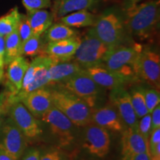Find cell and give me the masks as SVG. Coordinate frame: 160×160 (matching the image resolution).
<instances>
[{
	"instance_id": "cell-32",
	"label": "cell",
	"mask_w": 160,
	"mask_h": 160,
	"mask_svg": "<svg viewBox=\"0 0 160 160\" xmlns=\"http://www.w3.org/2000/svg\"><path fill=\"white\" fill-rule=\"evenodd\" d=\"M22 4L27 11L48 8L51 5V0H22Z\"/></svg>"
},
{
	"instance_id": "cell-27",
	"label": "cell",
	"mask_w": 160,
	"mask_h": 160,
	"mask_svg": "<svg viewBox=\"0 0 160 160\" xmlns=\"http://www.w3.org/2000/svg\"><path fill=\"white\" fill-rule=\"evenodd\" d=\"M21 13L17 8L12 9L8 13L0 18V36L5 37L17 29Z\"/></svg>"
},
{
	"instance_id": "cell-7",
	"label": "cell",
	"mask_w": 160,
	"mask_h": 160,
	"mask_svg": "<svg viewBox=\"0 0 160 160\" xmlns=\"http://www.w3.org/2000/svg\"><path fill=\"white\" fill-rule=\"evenodd\" d=\"M62 88L77 96L93 108L100 93V87L87 74L85 70L58 83Z\"/></svg>"
},
{
	"instance_id": "cell-21",
	"label": "cell",
	"mask_w": 160,
	"mask_h": 160,
	"mask_svg": "<svg viewBox=\"0 0 160 160\" xmlns=\"http://www.w3.org/2000/svg\"><path fill=\"white\" fill-rule=\"evenodd\" d=\"M27 17L31 25L33 35L41 36L53 22L54 16L45 9L28 11Z\"/></svg>"
},
{
	"instance_id": "cell-5",
	"label": "cell",
	"mask_w": 160,
	"mask_h": 160,
	"mask_svg": "<svg viewBox=\"0 0 160 160\" xmlns=\"http://www.w3.org/2000/svg\"><path fill=\"white\" fill-rule=\"evenodd\" d=\"M110 50L96 34L93 28L88 31L76 51L73 60L84 69L102 65L103 59Z\"/></svg>"
},
{
	"instance_id": "cell-36",
	"label": "cell",
	"mask_w": 160,
	"mask_h": 160,
	"mask_svg": "<svg viewBox=\"0 0 160 160\" xmlns=\"http://www.w3.org/2000/svg\"><path fill=\"white\" fill-rule=\"evenodd\" d=\"M160 143V128L151 131L148 138V149Z\"/></svg>"
},
{
	"instance_id": "cell-26",
	"label": "cell",
	"mask_w": 160,
	"mask_h": 160,
	"mask_svg": "<svg viewBox=\"0 0 160 160\" xmlns=\"http://www.w3.org/2000/svg\"><path fill=\"white\" fill-rule=\"evenodd\" d=\"M22 43L17 29L5 37V65L21 56Z\"/></svg>"
},
{
	"instance_id": "cell-23",
	"label": "cell",
	"mask_w": 160,
	"mask_h": 160,
	"mask_svg": "<svg viewBox=\"0 0 160 160\" xmlns=\"http://www.w3.org/2000/svg\"><path fill=\"white\" fill-rule=\"evenodd\" d=\"M101 0H63L53 12L54 18H61L75 11L88 10L97 5Z\"/></svg>"
},
{
	"instance_id": "cell-19",
	"label": "cell",
	"mask_w": 160,
	"mask_h": 160,
	"mask_svg": "<svg viewBox=\"0 0 160 160\" xmlns=\"http://www.w3.org/2000/svg\"><path fill=\"white\" fill-rule=\"evenodd\" d=\"M30 62L23 56H19L8 64L7 71V78L11 89V95L9 99L17 96L22 88V81L25 74L28 68Z\"/></svg>"
},
{
	"instance_id": "cell-10",
	"label": "cell",
	"mask_w": 160,
	"mask_h": 160,
	"mask_svg": "<svg viewBox=\"0 0 160 160\" xmlns=\"http://www.w3.org/2000/svg\"><path fill=\"white\" fill-rule=\"evenodd\" d=\"M10 118L28 140L33 139L42 133L39 122L30 113L20 101H15L8 108Z\"/></svg>"
},
{
	"instance_id": "cell-9",
	"label": "cell",
	"mask_w": 160,
	"mask_h": 160,
	"mask_svg": "<svg viewBox=\"0 0 160 160\" xmlns=\"http://www.w3.org/2000/svg\"><path fill=\"white\" fill-rule=\"evenodd\" d=\"M0 132V148L19 160L27 149V138L10 117L3 122Z\"/></svg>"
},
{
	"instance_id": "cell-34",
	"label": "cell",
	"mask_w": 160,
	"mask_h": 160,
	"mask_svg": "<svg viewBox=\"0 0 160 160\" xmlns=\"http://www.w3.org/2000/svg\"><path fill=\"white\" fill-rule=\"evenodd\" d=\"M41 153L35 148H31L25 150L24 153L19 159L21 160H39Z\"/></svg>"
},
{
	"instance_id": "cell-22",
	"label": "cell",
	"mask_w": 160,
	"mask_h": 160,
	"mask_svg": "<svg viewBox=\"0 0 160 160\" xmlns=\"http://www.w3.org/2000/svg\"><path fill=\"white\" fill-rule=\"evenodd\" d=\"M97 17L88 10H83L64 16L59 18V22L71 28L93 27Z\"/></svg>"
},
{
	"instance_id": "cell-41",
	"label": "cell",
	"mask_w": 160,
	"mask_h": 160,
	"mask_svg": "<svg viewBox=\"0 0 160 160\" xmlns=\"http://www.w3.org/2000/svg\"><path fill=\"white\" fill-rule=\"evenodd\" d=\"M151 160H160V157H151Z\"/></svg>"
},
{
	"instance_id": "cell-15",
	"label": "cell",
	"mask_w": 160,
	"mask_h": 160,
	"mask_svg": "<svg viewBox=\"0 0 160 160\" xmlns=\"http://www.w3.org/2000/svg\"><path fill=\"white\" fill-rule=\"evenodd\" d=\"M19 101L25 105L37 119L41 118L53 105L51 91L45 88L35 90L20 98Z\"/></svg>"
},
{
	"instance_id": "cell-17",
	"label": "cell",
	"mask_w": 160,
	"mask_h": 160,
	"mask_svg": "<svg viewBox=\"0 0 160 160\" xmlns=\"http://www.w3.org/2000/svg\"><path fill=\"white\" fill-rule=\"evenodd\" d=\"M81 38L78 36L60 41L46 44L45 55L56 62H66L73 59L80 43Z\"/></svg>"
},
{
	"instance_id": "cell-28",
	"label": "cell",
	"mask_w": 160,
	"mask_h": 160,
	"mask_svg": "<svg viewBox=\"0 0 160 160\" xmlns=\"http://www.w3.org/2000/svg\"><path fill=\"white\" fill-rule=\"evenodd\" d=\"M129 93L132 105L138 119L148 113L145 99V88L141 86L133 88Z\"/></svg>"
},
{
	"instance_id": "cell-29",
	"label": "cell",
	"mask_w": 160,
	"mask_h": 160,
	"mask_svg": "<svg viewBox=\"0 0 160 160\" xmlns=\"http://www.w3.org/2000/svg\"><path fill=\"white\" fill-rule=\"evenodd\" d=\"M17 31L19 33L20 40H21L22 45L33 35L27 15L21 13V18H20L19 25L17 27Z\"/></svg>"
},
{
	"instance_id": "cell-20",
	"label": "cell",
	"mask_w": 160,
	"mask_h": 160,
	"mask_svg": "<svg viewBox=\"0 0 160 160\" xmlns=\"http://www.w3.org/2000/svg\"><path fill=\"white\" fill-rule=\"evenodd\" d=\"M84 68L75 61L55 62L47 73L50 84L59 83L82 71Z\"/></svg>"
},
{
	"instance_id": "cell-18",
	"label": "cell",
	"mask_w": 160,
	"mask_h": 160,
	"mask_svg": "<svg viewBox=\"0 0 160 160\" xmlns=\"http://www.w3.org/2000/svg\"><path fill=\"white\" fill-rule=\"evenodd\" d=\"M121 133L122 157L149 152L148 140L142 137L138 129L126 128Z\"/></svg>"
},
{
	"instance_id": "cell-38",
	"label": "cell",
	"mask_w": 160,
	"mask_h": 160,
	"mask_svg": "<svg viewBox=\"0 0 160 160\" xmlns=\"http://www.w3.org/2000/svg\"><path fill=\"white\" fill-rule=\"evenodd\" d=\"M8 109L7 104V96L5 93H0V124H1V117L2 114Z\"/></svg>"
},
{
	"instance_id": "cell-31",
	"label": "cell",
	"mask_w": 160,
	"mask_h": 160,
	"mask_svg": "<svg viewBox=\"0 0 160 160\" xmlns=\"http://www.w3.org/2000/svg\"><path fill=\"white\" fill-rule=\"evenodd\" d=\"M140 119H141L138 121V131L145 139L148 140L149 136L152 131L151 113H147Z\"/></svg>"
},
{
	"instance_id": "cell-24",
	"label": "cell",
	"mask_w": 160,
	"mask_h": 160,
	"mask_svg": "<svg viewBox=\"0 0 160 160\" xmlns=\"http://www.w3.org/2000/svg\"><path fill=\"white\" fill-rule=\"evenodd\" d=\"M43 34L45 41L47 42H51L76 37L78 36V31L59 22L52 24Z\"/></svg>"
},
{
	"instance_id": "cell-3",
	"label": "cell",
	"mask_w": 160,
	"mask_h": 160,
	"mask_svg": "<svg viewBox=\"0 0 160 160\" xmlns=\"http://www.w3.org/2000/svg\"><path fill=\"white\" fill-rule=\"evenodd\" d=\"M93 28L98 38L110 48L124 45L128 33L124 18L113 10L97 17Z\"/></svg>"
},
{
	"instance_id": "cell-37",
	"label": "cell",
	"mask_w": 160,
	"mask_h": 160,
	"mask_svg": "<svg viewBox=\"0 0 160 160\" xmlns=\"http://www.w3.org/2000/svg\"><path fill=\"white\" fill-rule=\"evenodd\" d=\"M122 160H151V156L149 152H145V153L124 157H122Z\"/></svg>"
},
{
	"instance_id": "cell-1",
	"label": "cell",
	"mask_w": 160,
	"mask_h": 160,
	"mask_svg": "<svg viewBox=\"0 0 160 160\" xmlns=\"http://www.w3.org/2000/svg\"><path fill=\"white\" fill-rule=\"evenodd\" d=\"M160 2L150 0L128 9L124 22L128 32L141 39L151 38L159 25Z\"/></svg>"
},
{
	"instance_id": "cell-11",
	"label": "cell",
	"mask_w": 160,
	"mask_h": 160,
	"mask_svg": "<svg viewBox=\"0 0 160 160\" xmlns=\"http://www.w3.org/2000/svg\"><path fill=\"white\" fill-rule=\"evenodd\" d=\"M40 119L49 125L51 133L59 139L60 145H68L73 141L74 125L54 105H52Z\"/></svg>"
},
{
	"instance_id": "cell-30",
	"label": "cell",
	"mask_w": 160,
	"mask_h": 160,
	"mask_svg": "<svg viewBox=\"0 0 160 160\" xmlns=\"http://www.w3.org/2000/svg\"><path fill=\"white\" fill-rule=\"evenodd\" d=\"M145 99L148 113H151L160 102L159 91L155 88H145Z\"/></svg>"
},
{
	"instance_id": "cell-35",
	"label": "cell",
	"mask_w": 160,
	"mask_h": 160,
	"mask_svg": "<svg viewBox=\"0 0 160 160\" xmlns=\"http://www.w3.org/2000/svg\"><path fill=\"white\" fill-rule=\"evenodd\" d=\"M152 131L160 128V106L158 105L151 113Z\"/></svg>"
},
{
	"instance_id": "cell-4",
	"label": "cell",
	"mask_w": 160,
	"mask_h": 160,
	"mask_svg": "<svg viewBox=\"0 0 160 160\" xmlns=\"http://www.w3.org/2000/svg\"><path fill=\"white\" fill-rule=\"evenodd\" d=\"M142 48L139 45H119L110 48L104 58L102 65L131 80L137 79L133 65Z\"/></svg>"
},
{
	"instance_id": "cell-33",
	"label": "cell",
	"mask_w": 160,
	"mask_h": 160,
	"mask_svg": "<svg viewBox=\"0 0 160 160\" xmlns=\"http://www.w3.org/2000/svg\"><path fill=\"white\" fill-rule=\"evenodd\" d=\"M39 160H65L62 153L58 150H51L40 155Z\"/></svg>"
},
{
	"instance_id": "cell-25",
	"label": "cell",
	"mask_w": 160,
	"mask_h": 160,
	"mask_svg": "<svg viewBox=\"0 0 160 160\" xmlns=\"http://www.w3.org/2000/svg\"><path fill=\"white\" fill-rule=\"evenodd\" d=\"M45 47L46 44L42 35H32L22 45L21 56L30 57L46 56Z\"/></svg>"
},
{
	"instance_id": "cell-8",
	"label": "cell",
	"mask_w": 160,
	"mask_h": 160,
	"mask_svg": "<svg viewBox=\"0 0 160 160\" xmlns=\"http://www.w3.org/2000/svg\"><path fill=\"white\" fill-rule=\"evenodd\" d=\"M136 76L153 88H160V57L149 49L142 50L133 65Z\"/></svg>"
},
{
	"instance_id": "cell-6",
	"label": "cell",
	"mask_w": 160,
	"mask_h": 160,
	"mask_svg": "<svg viewBox=\"0 0 160 160\" xmlns=\"http://www.w3.org/2000/svg\"><path fill=\"white\" fill-rule=\"evenodd\" d=\"M48 56H39L30 63L28 68L24 77L22 88L17 96L9 99L10 104L19 101L20 98L35 90L45 88L50 84L47 77V73L50 67L55 62Z\"/></svg>"
},
{
	"instance_id": "cell-2",
	"label": "cell",
	"mask_w": 160,
	"mask_h": 160,
	"mask_svg": "<svg viewBox=\"0 0 160 160\" xmlns=\"http://www.w3.org/2000/svg\"><path fill=\"white\" fill-rule=\"evenodd\" d=\"M51 93L53 105L68 118L73 125L77 127H85L91 124L93 108L84 100L60 87L51 90Z\"/></svg>"
},
{
	"instance_id": "cell-40",
	"label": "cell",
	"mask_w": 160,
	"mask_h": 160,
	"mask_svg": "<svg viewBox=\"0 0 160 160\" xmlns=\"http://www.w3.org/2000/svg\"><path fill=\"white\" fill-rule=\"evenodd\" d=\"M62 1H63V0H55V1H54V4H53V10H52V13H53V12L55 11V10L57 9V8L58 7V5H59V3L61 2Z\"/></svg>"
},
{
	"instance_id": "cell-12",
	"label": "cell",
	"mask_w": 160,
	"mask_h": 160,
	"mask_svg": "<svg viewBox=\"0 0 160 160\" xmlns=\"http://www.w3.org/2000/svg\"><path fill=\"white\" fill-rule=\"evenodd\" d=\"M84 135L83 148L91 155L104 158L109 153L111 138L108 130L94 124H90Z\"/></svg>"
},
{
	"instance_id": "cell-16",
	"label": "cell",
	"mask_w": 160,
	"mask_h": 160,
	"mask_svg": "<svg viewBox=\"0 0 160 160\" xmlns=\"http://www.w3.org/2000/svg\"><path fill=\"white\" fill-rule=\"evenodd\" d=\"M87 74L91 78L99 87L107 89H114L119 87H124L125 84L132 80L128 78L115 73L107 69L102 65L85 69Z\"/></svg>"
},
{
	"instance_id": "cell-13",
	"label": "cell",
	"mask_w": 160,
	"mask_h": 160,
	"mask_svg": "<svg viewBox=\"0 0 160 160\" xmlns=\"http://www.w3.org/2000/svg\"><path fill=\"white\" fill-rule=\"evenodd\" d=\"M111 103L117 108L126 128L138 129V119L131 103L129 92L124 87L111 90Z\"/></svg>"
},
{
	"instance_id": "cell-14",
	"label": "cell",
	"mask_w": 160,
	"mask_h": 160,
	"mask_svg": "<svg viewBox=\"0 0 160 160\" xmlns=\"http://www.w3.org/2000/svg\"><path fill=\"white\" fill-rule=\"evenodd\" d=\"M91 123L115 133H122L126 128L117 108L111 102L99 109H93Z\"/></svg>"
},
{
	"instance_id": "cell-39",
	"label": "cell",
	"mask_w": 160,
	"mask_h": 160,
	"mask_svg": "<svg viewBox=\"0 0 160 160\" xmlns=\"http://www.w3.org/2000/svg\"><path fill=\"white\" fill-rule=\"evenodd\" d=\"M0 160H17L11 155L0 148Z\"/></svg>"
}]
</instances>
